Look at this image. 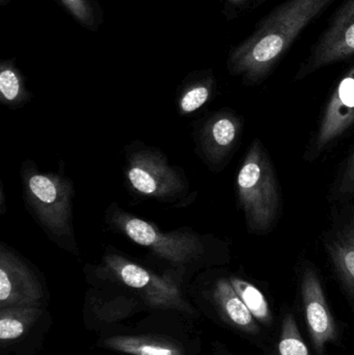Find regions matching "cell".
I'll return each mask as SVG.
<instances>
[{
    "instance_id": "obj_1",
    "label": "cell",
    "mask_w": 354,
    "mask_h": 355,
    "mask_svg": "<svg viewBox=\"0 0 354 355\" xmlns=\"http://www.w3.org/2000/svg\"><path fill=\"white\" fill-rule=\"evenodd\" d=\"M334 0H288L274 10L231 58V69L247 83L268 76L301 31Z\"/></svg>"
},
{
    "instance_id": "obj_2",
    "label": "cell",
    "mask_w": 354,
    "mask_h": 355,
    "mask_svg": "<svg viewBox=\"0 0 354 355\" xmlns=\"http://www.w3.org/2000/svg\"><path fill=\"white\" fill-rule=\"evenodd\" d=\"M237 189L251 231L258 234L269 231L278 217L281 196L276 173L259 141L251 144L243 160Z\"/></svg>"
},
{
    "instance_id": "obj_3",
    "label": "cell",
    "mask_w": 354,
    "mask_h": 355,
    "mask_svg": "<svg viewBox=\"0 0 354 355\" xmlns=\"http://www.w3.org/2000/svg\"><path fill=\"white\" fill-rule=\"evenodd\" d=\"M354 54V0H347L340 6L330 26L312 50L305 64L297 73L303 78L315 71L347 60Z\"/></svg>"
},
{
    "instance_id": "obj_4",
    "label": "cell",
    "mask_w": 354,
    "mask_h": 355,
    "mask_svg": "<svg viewBox=\"0 0 354 355\" xmlns=\"http://www.w3.org/2000/svg\"><path fill=\"white\" fill-rule=\"evenodd\" d=\"M118 225L129 238L139 245L151 248L162 258L172 262H185L202 252V242L193 235L182 233H162L151 223L121 214L116 217Z\"/></svg>"
},
{
    "instance_id": "obj_5",
    "label": "cell",
    "mask_w": 354,
    "mask_h": 355,
    "mask_svg": "<svg viewBox=\"0 0 354 355\" xmlns=\"http://www.w3.org/2000/svg\"><path fill=\"white\" fill-rule=\"evenodd\" d=\"M28 193L33 208L46 227L57 235L70 231V186L52 175H33Z\"/></svg>"
},
{
    "instance_id": "obj_6",
    "label": "cell",
    "mask_w": 354,
    "mask_h": 355,
    "mask_svg": "<svg viewBox=\"0 0 354 355\" xmlns=\"http://www.w3.org/2000/svg\"><path fill=\"white\" fill-rule=\"evenodd\" d=\"M354 124V64L333 92L310 145L311 157L319 155Z\"/></svg>"
},
{
    "instance_id": "obj_7",
    "label": "cell",
    "mask_w": 354,
    "mask_h": 355,
    "mask_svg": "<svg viewBox=\"0 0 354 355\" xmlns=\"http://www.w3.org/2000/svg\"><path fill=\"white\" fill-rule=\"evenodd\" d=\"M301 302L312 343L318 354L338 339V327L326 302L321 281L313 267H305L301 281Z\"/></svg>"
},
{
    "instance_id": "obj_8",
    "label": "cell",
    "mask_w": 354,
    "mask_h": 355,
    "mask_svg": "<svg viewBox=\"0 0 354 355\" xmlns=\"http://www.w3.org/2000/svg\"><path fill=\"white\" fill-rule=\"evenodd\" d=\"M128 180L132 187L145 196H174L182 189V181L166 162L149 153L135 155L130 162Z\"/></svg>"
},
{
    "instance_id": "obj_9",
    "label": "cell",
    "mask_w": 354,
    "mask_h": 355,
    "mask_svg": "<svg viewBox=\"0 0 354 355\" xmlns=\"http://www.w3.org/2000/svg\"><path fill=\"white\" fill-rule=\"evenodd\" d=\"M330 260L354 304V219L328 244Z\"/></svg>"
},
{
    "instance_id": "obj_10",
    "label": "cell",
    "mask_w": 354,
    "mask_h": 355,
    "mask_svg": "<svg viewBox=\"0 0 354 355\" xmlns=\"http://www.w3.org/2000/svg\"><path fill=\"white\" fill-rule=\"evenodd\" d=\"M216 298L231 322L251 335L260 333L259 324L249 312L240 296L237 294L230 281L220 279L216 285Z\"/></svg>"
},
{
    "instance_id": "obj_11",
    "label": "cell",
    "mask_w": 354,
    "mask_h": 355,
    "mask_svg": "<svg viewBox=\"0 0 354 355\" xmlns=\"http://www.w3.org/2000/svg\"><path fill=\"white\" fill-rule=\"evenodd\" d=\"M230 283L237 292L249 312L255 317L256 320L261 324L270 327L274 322L272 310L269 304L266 300L264 294L253 284L239 279V277H231Z\"/></svg>"
},
{
    "instance_id": "obj_12",
    "label": "cell",
    "mask_w": 354,
    "mask_h": 355,
    "mask_svg": "<svg viewBox=\"0 0 354 355\" xmlns=\"http://www.w3.org/2000/svg\"><path fill=\"white\" fill-rule=\"evenodd\" d=\"M239 121L235 116H222L213 121L209 129L210 149L214 155L222 156L236 143Z\"/></svg>"
},
{
    "instance_id": "obj_13",
    "label": "cell",
    "mask_w": 354,
    "mask_h": 355,
    "mask_svg": "<svg viewBox=\"0 0 354 355\" xmlns=\"http://www.w3.org/2000/svg\"><path fill=\"white\" fill-rule=\"evenodd\" d=\"M278 355H312L299 333V325L292 314L285 315L282 321Z\"/></svg>"
},
{
    "instance_id": "obj_14",
    "label": "cell",
    "mask_w": 354,
    "mask_h": 355,
    "mask_svg": "<svg viewBox=\"0 0 354 355\" xmlns=\"http://www.w3.org/2000/svg\"><path fill=\"white\" fill-rule=\"evenodd\" d=\"M209 95L210 92L208 87H203V85L193 87L191 91L187 92L181 100V108L186 114L195 112L207 102Z\"/></svg>"
},
{
    "instance_id": "obj_15",
    "label": "cell",
    "mask_w": 354,
    "mask_h": 355,
    "mask_svg": "<svg viewBox=\"0 0 354 355\" xmlns=\"http://www.w3.org/2000/svg\"><path fill=\"white\" fill-rule=\"evenodd\" d=\"M0 92L8 101H14L20 93V81L14 71L4 69L0 73Z\"/></svg>"
},
{
    "instance_id": "obj_16",
    "label": "cell",
    "mask_w": 354,
    "mask_h": 355,
    "mask_svg": "<svg viewBox=\"0 0 354 355\" xmlns=\"http://www.w3.org/2000/svg\"><path fill=\"white\" fill-rule=\"evenodd\" d=\"M120 349L131 352L136 355H178V352L170 348L160 347L154 345H141V344H132L130 342L125 343L123 341L120 344Z\"/></svg>"
},
{
    "instance_id": "obj_17",
    "label": "cell",
    "mask_w": 354,
    "mask_h": 355,
    "mask_svg": "<svg viewBox=\"0 0 354 355\" xmlns=\"http://www.w3.org/2000/svg\"><path fill=\"white\" fill-rule=\"evenodd\" d=\"M339 194L354 193V151L349 157L338 184Z\"/></svg>"
},
{
    "instance_id": "obj_18",
    "label": "cell",
    "mask_w": 354,
    "mask_h": 355,
    "mask_svg": "<svg viewBox=\"0 0 354 355\" xmlns=\"http://www.w3.org/2000/svg\"><path fill=\"white\" fill-rule=\"evenodd\" d=\"M24 331L22 323L12 318H2L0 320V339L12 340L20 337Z\"/></svg>"
},
{
    "instance_id": "obj_19",
    "label": "cell",
    "mask_w": 354,
    "mask_h": 355,
    "mask_svg": "<svg viewBox=\"0 0 354 355\" xmlns=\"http://www.w3.org/2000/svg\"><path fill=\"white\" fill-rule=\"evenodd\" d=\"M64 1L78 18L82 21L87 20V16H85V6L83 0H64Z\"/></svg>"
},
{
    "instance_id": "obj_20",
    "label": "cell",
    "mask_w": 354,
    "mask_h": 355,
    "mask_svg": "<svg viewBox=\"0 0 354 355\" xmlns=\"http://www.w3.org/2000/svg\"><path fill=\"white\" fill-rule=\"evenodd\" d=\"M230 1L232 2V3L240 4L243 3V2L247 1V0H230Z\"/></svg>"
}]
</instances>
